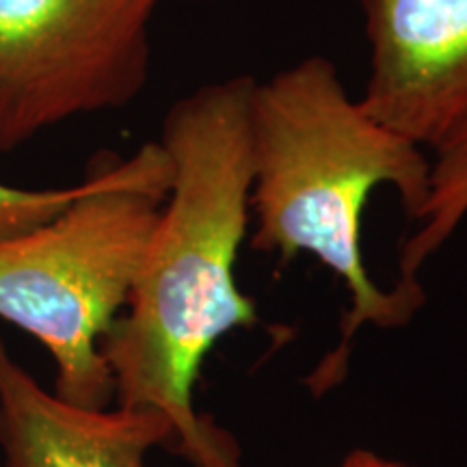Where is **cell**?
I'll return each mask as SVG.
<instances>
[{
    "mask_svg": "<svg viewBox=\"0 0 467 467\" xmlns=\"http://www.w3.org/2000/svg\"><path fill=\"white\" fill-rule=\"evenodd\" d=\"M255 78L236 74L173 102L161 145L171 165L167 200L128 299L102 340L119 407L171 422V451L192 467H243L230 433L197 413L192 389L221 336L258 323L236 284L247 236Z\"/></svg>",
    "mask_w": 467,
    "mask_h": 467,
    "instance_id": "cell-1",
    "label": "cell"
},
{
    "mask_svg": "<svg viewBox=\"0 0 467 467\" xmlns=\"http://www.w3.org/2000/svg\"><path fill=\"white\" fill-rule=\"evenodd\" d=\"M251 156V247L284 262L314 255L348 290L342 340L307 379L312 392L323 394L342 381L361 325L402 327L424 303L420 282H396L389 290L372 282L361 254V217L372 191L389 184L418 219L429 200L433 161L350 98L337 66L323 55L255 80Z\"/></svg>",
    "mask_w": 467,
    "mask_h": 467,
    "instance_id": "cell-2",
    "label": "cell"
},
{
    "mask_svg": "<svg viewBox=\"0 0 467 467\" xmlns=\"http://www.w3.org/2000/svg\"><path fill=\"white\" fill-rule=\"evenodd\" d=\"M171 182L159 141L104 162L66 210L0 238V320L55 361L58 399L107 409L115 399L102 340L126 309Z\"/></svg>",
    "mask_w": 467,
    "mask_h": 467,
    "instance_id": "cell-3",
    "label": "cell"
},
{
    "mask_svg": "<svg viewBox=\"0 0 467 467\" xmlns=\"http://www.w3.org/2000/svg\"><path fill=\"white\" fill-rule=\"evenodd\" d=\"M161 0H0V151L145 89Z\"/></svg>",
    "mask_w": 467,
    "mask_h": 467,
    "instance_id": "cell-4",
    "label": "cell"
},
{
    "mask_svg": "<svg viewBox=\"0 0 467 467\" xmlns=\"http://www.w3.org/2000/svg\"><path fill=\"white\" fill-rule=\"evenodd\" d=\"M370 69L359 102L424 150L467 126V0H359Z\"/></svg>",
    "mask_w": 467,
    "mask_h": 467,
    "instance_id": "cell-5",
    "label": "cell"
},
{
    "mask_svg": "<svg viewBox=\"0 0 467 467\" xmlns=\"http://www.w3.org/2000/svg\"><path fill=\"white\" fill-rule=\"evenodd\" d=\"M171 422L154 409H87L58 399L0 340L3 467H145L171 446Z\"/></svg>",
    "mask_w": 467,
    "mask_h": 467,
    "instance_id": "cell-6",
    "label": "cell"
},
{
    "mask_svg": "<svg viewBox=\"0 0 467 467\" xmlns=\"http://www.w3.org/2000/svg\"><path fill=\"white\" fill-rule=\"evenodd\" d=\"M467 217V126L435 150L431 189L418 232L400 249L399 282H418L420 268L437 254Z\"/></svg>",
    "mask_w": 467,
    "mask_h": 467,
    "instance_id": "cell-7",
    "label": "cell"
},
{
    "mask_svg": "<svg viewBox=\"0 0 467 467\" xmlns=\"http://www.w3.org/2000/svg\"><path fill=\"white\" fill-rule=\"evenodd\" d=\"M85 186L87 178L66 189H17L0 182V238L42 225L66 210L85 191Z\"/></svg>",
    "mask_w": 467,
    "mask_h": 467,
    "instance_id": "cell-8",
    "label": "cell"
},
{
    "mask_svg": "<svg viewBox=\"0 0 467 467\" xmlns=\"http://www.w3.org/2000/svg\"><path fill=\"white\" fill-rule=\"evenodd\" d=\"M340 467H413L407 463H399V461H389L379 457L375 452H368V451H358V452H350L344 463Z\"/></svg>",
    "mask_w": 467,
    "mask_h": 467,
    "instance_id": "cell-9",
    "label": "cell"
}]
</instances>
